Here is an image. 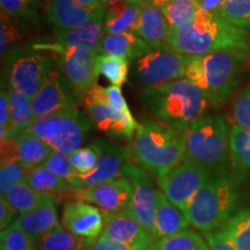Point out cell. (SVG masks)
<instances>
[{
    "mask_svg": "<svg viewBox=\"0 0 250 250\" xmlns=\"http://www.w3.org/2000/svg\"><path fill=\"white\" fill-rule=\"evenodd\" d=\"M167 49L186 56H204L229 49L250 51V45L245 29L202 8L192 23L170 30Z\"/></svg>",
    "mask_w": 250,
    "mask_h": 250,
    "instance_id": "cell-1",
    "label": "cell"
},
{
    "mask_svg": "<svg viewBox=\"0 0 250 250\" xmlns=\"http://www.w3.org/2000/svg\"><path fill=\"white\" fill-rule=\"evenodd\" d=\"M140 102L158 122L181 132L202 118L211 104L205 94L186 78L144 89Z\"/></svg>",
    "mask_w": 250,
    "mask_h": 250,
    "instance_id": "cell-2",
    "label": "cell"
},
{
    "mask_svg": "<svg viewBox=\"0 0 250 250\" xmlns=\"http://www.w3.org/2000/svg\"><path fill=\"white\" fill-rule=\"evenodd\" d=\"M249 54L247 50L229 49L204 56H188L184 78L218 108L235 90Z\"/></svg>",
    "mask_w": 250,
    "mask_h": 250,
    "instance_id": "cell-3",
    "label": "cell"
},
{
    "mask_svg": "<svg viewBox=\"0 0 250 250\" xmlns=\"http://www.w3.org/2000/svg\"><path fill=\"white\" fill-rule=\"evenodd\" d=\"M240 190L235 180L226 174L213 175L195 193L183 214L202 233L221 228L236 213Z\"/></svg>",
    "mask_w": 250,
    "mask_h": 250,
    "instance_id": "cell-4",
    "label": "cell"
},
{
    "mask_svg": "<svg viewBox=\"0 0 250 250\" xmlns=\"http://www.w3.org/2000/svg\"><path fill=\"white\" fill-rule=\"evenodd\" d=\"M130 149L137 162L156 177L179 165L187 155L183 132L158 121L138 123Z\"/></svg>",
    "mask_w": 250,
    "mask_h": 250,
    "instance_id": "cell-5",
    "label": "cell"
},
{
    "mask_svg": "<svg viewBox=\"0 0 250 250\" xmlns=\"http://www.w3.org/2000/svg\"><path fill=\"white\" fill-rule=\"evenodd\" d=\"M186 158L212 175L226 174L229 154V131L223 116L202 117L183 132Z\"/></svg>",
    "mask_w": 250,
    "mask_h": 250,
    "instance_id": "cell-6",
    "label": "cell"
},
{
    "mask_svg": "<svg viewBox=\"0 0 250 250\" xmlns=\"http://www.w3.org/2000/svg\"><path fill=\"white\" fill-rule=\"evenodd\" d=\"M92 129L89 118L73 107L35 120L27 131L42 139L54 151L70 154L83 147Z\"/></svg>",
    "mask_w": 250,
    "mask_h": 250,
    "instance_id": "cell-7",
    "label": "cell"
},
{
    "mask_svg": "<svg viewBox=\"0 0 250 250\" xmlns=\"http://www.w3.org/2000/svg\"><path fill=\"white\" fill-rule=\"evenodd\" d=\"M188 56L173 50H153L131 68L132 85L140 89L159 87L184 78Z\"/></svg>",
    "mask_w": 250,
    "mask_h": 250,
    "instance_id": "cell-8",
    "label": "cell"
},
{
    "mask_svg": "<svg viewBox=\"0 0 250 250\" xmlns=\"http://www.w3.org/2000/svg\"><path fill=\"white\" fill-rule=\"evenodd\" d=\"M52 70L51 59L40 51L13 50L7 58L9 85L31 100L40 92Z\"/></svg>",
    "mask_w": 250,
    "mask_h": 250,
    "instance_id": "cell-9",
    "label": "cell"
},
{
    "mask_svg": "<svg viewBox=\"0 0 250 250\" xmlns=\"http://www.w3.org/2000/svg\"><path fill=\"white\" fill-rule=\"evenodd\" d=\"M211 176L213 175L204 167L184 158L179 165L156 179L168 201L184 212L195 193Z\"/></svg>",
    "mask_w": 250,
    "mask_h": 250,
    "instance_id": "cell-10",
    "label": "cell"
},
{
    "mask_svg": "<svg viewBox=\"0 0 250 250\" xmlns=\"http://www.w3.org/2000/svg\"><path fill=\"white\" fill-rule=\"evenodd\" d=\"M95 86L83 95V103L88 111L90 122L102 132L132 140L138 123L134 121L131 111L118 110L111 107L101 99Z\"/></svg>",
    "mask_w": 250,
    "mask_h": 250,
    "instance_id": "cell-11",
    "label": "cell"
},
{
    "mask_svg": "<svg viewBox=\"0 0 250 250\" xmlns=\"http://www.w3.org/2000/svg\"><path fill=\"white\" fill-rule=\"evenodd\" d=\"M123 176L132 183V198L129 211L151 235L156 239V190L151 177L143 168L127 162Z\"/></svg>",
    "mask_w": 250,
    "mask_h": 250,
    "instance_id": "cell-12",
    "label": "cell"
},
{
    "mask_svg": "<svg viewBox=\"0 0 250 250\" xmlns=\"http://www.w3.org/2000/svg\"><path fill=\"white\" fill-rule=\"evenodd\" d=\"M59 55V66L72 88L78 95L85 94L96 85L99 78L98 54L83 48H62L56 44Z\"/></svg>",
    "mask_w": 250,
    "mask_h": 250,
    "instance_id": "cell-13",
    "label": "cell"
},
{
    "mask_svg": "<svg viewBox=\"0 0 250 250\" xmlns=\"http://www.w3.org/2000/svg\"><path fill=\"white\" fill-rule=\"evenodd\" d=\"M132 183L126 177L99 184V186L81 188L73 191L77 201L95 205L102 212L120 213L129 211L132 198Z\"/></svg>",
    "mask_w": 250,
    "mask_h": 250,
    "instance_id": "cell-14",
    "label": "cell"
},
{
    "mask_svg": "<svg viewBox=\"0 0 250 250\" xmlns=\"http://www.w3.org/2000/svg\"><path fill=\"white\" fill-rule=\"evenodd\" d=\"M99 151V159L96 168L87 175H78L71 181V186L74 189L88 188L110 182L123 176L125 165L127 164V151L116 144L99 140L95 143Z\"/></svg>",
    "mask_w": 250,
    "mask_h": 250,
    "instance_id": "cell-15",
    "label": "cell"
},
{
    "mask_svg": "<svg viewBox=\"0 0 250 250\" xmlns=\"http://www.w3.org/2000/svg\"><path fill=\"white\" fill-rule=\"evenodd\" d=\"M62 225L74 236L93 243L102 236L104 215L95 205L86 202H68L62 212Z\"/></svg>",
    "mask_w": 250,
    "mask_h": 250,
    "instance_id": "cell-16",
    "label": "cell"
},
{
    "mask_svg": "<svg viewBox=\"0 0 250 250\" xmlns=\"http://www.w3.org/2000/svg\"><path fill=\"white\" fill-rule=\"evenodd\" d=\"M77 95L62 72L52 70L33 99L34 117L39 120L62 109L73 108Z\"/></svg>",
    "mask_w": 250,
    "mask_h": 250,
    "instance_id": "cell-17",
    "label": "cell"
},
{
    "mask_svg": "<svg viewBox=\"0 0 250 250\" xmlns=\"http://www.w3.org/2000/svg\"><path fill=\"white\" fill-rule=\"evenodd\" d=\"M103 215H104L103 237L133 247L137 250H148L155 240L130 211L120 212V213L103 212Z\"/></svg>",
    "mask_w": 250,
    "mask_h": 250,
    "instance_id": "cell-18",
    "label": "cell"
},
{
    "mask_svg": "<svg viewBox=\"0 0 250 250\" xmlns=\"http://www.w3.org/2000/svg\"><path fill=\"white\" fill-rule=\"evenodd\" d=\"M104 7L99 8L87 22L70 30L55 29L56 44L62 48H83L100 55L101 43L104 36L103 20H104Z\"/></svg>",
    "mask_w": 250,
    "mask_h": 250,
    "instance_id": "cell-19",
    "label": "cell"
},
{
    "mask_svg": "<svg viewBox=\"0 0 250 250\" xmlns=\"http://www.w3.org/2000/svg\"><path fill=\"white\" fill-rule=\"evenodd\" d=\"M170 30L160 6L142 0L139 22L134 34L152 50H168V37Z\"/></svg>",
    "mask_w": 250,
    "mask_h": 250,
    "instance_id": "cell-20",
    "label": "cell"
},
{
    "mask_svg": "<svg viewBox=\"0 0 250 250\" xmlns=\"http://www.w3.org/2000/svg\"><path fill=\"white\" fill-rule=\"evenodd\" d=\"M142 0H123L105 6L103 31L104 35L134 33L140 18Z\"/></svg>",
    "mask_w": 250,
    "mask_h": 250,
    "instance_id": "cell-21",
    "label": "cell"
},
{
    "mask_svg": "<svg viewBox=\"0 0 250 250\" xmlns=\"http://www.w3.org/2000/svg\"><path fill=\"white\" fill-rule=\"evenodd\" d=\"M46 15L56 29L70 30L83 24L95 12L89 11L74 0H48Z\"/></svg>",
    "mask_w": 250,
    "mask_h": 250,
    "instance_id": "cell-22",
    "label": "cell"
},
{
    "mask_svg": "<svg viewBox=\"0 0 250 250\" xmlns=\"http://www.w3.org/2000/svg\"><path fill=\"white\" fill-rule=\"evenodd\" d=\"M151 51L153 50L136 34L123 33L118 35L103 36L100 55L122 58L127 62H136Z\"/></svg>",
    "mask_w": 250,
    "mask_h": 250,
    "instance_id": "cell-23",
    "label": "cell"
},
{
    "mask_svg": "<svg viewBox=\"0 0 250 250\" xmlns=\"http://www.w3.org/2000/svg\"><path fill=\"white\" fill-rule=\"evenodd\" d=\"M156 239L174 235L189 228L190 224L183 212L171 204L161 190H156Z\"/></svg>",
    "mask_w": 250,
    "mask_h": 250,
    "instance_id": "cell-24",
    "label": "cell"
},
{
    "mask_svg": "<svg viewBox=\"0 0 250 250\" xmlns=\"http://www.w3.org/2000/svg\"><path fill=\"white\" fill-rule=\"evenodd\" d=\"M18 223L24 230L35 237H39L58 226V213L54 198L50 197L48 201L42 203L33 211L20 214Z\"/></svg>",
    "mask_w": 250,
    "mask_h": 250,
    "instance_id": "cell-25",
    "label": "cell"
},
{
    "mask_svg": "<svg viewBox=\"0 0 250 250\" xmlns=\"http://www.w3.org/2000/svg\"><path fill=\"white\" fill-rule=\"evenodd\" d=\"M14 142L19 160L31 170L44 165L54 152L48 144L28 131L15 137Z\"/></svg>",
    "mask_w": 250,
    "mask_h": 250,
    "instance_id": "cell-26",
    "label": "cell"
},
{
    "mask_svg": "<svg viewBox=\"0 0 250 250\" xmlns=\"http://www.w3.org/2000/svg\"><path fill=\"white\" fill-rule=\"evenodd\" d=\"M11 103V130L6 139H14L19 134L26 132L35 121L33 100L15 88H9Z\"/></svg>",
    "mask_w": 250,
    "mask_h": 250,
    "instance_id": "cell-27",
    "label": "cell"
},
{
    "mask_svg": "<svg viewBox=\"0 0 250 250\" xmlns=\"http://www.w3.org/2000/svg\"><path fill=\"white\" fill-rule=\"evenodd\" d=\"M24 183L35 189L36 191L49 196L64 192H73L76 190L68 181L62 179L61 176L48 169L44 166H41V167L30 170Z\"/></svg>",
    "mask_w": 250,
    "mask_h": 250,
    "instance_id": "cell-28",
    "label": "cell"
},
{
    "mask_svg": "<svg viewBox=\"0 0 250 250\" xmlns=\"http://www.w3.org/2000/svg\"><path fill=\"white\" fill-rule=\"evenodd\" d=\"M161 8L170 29H180L192 23L203 7L201 0H170Z\"/></svg>",
    "mask_w": 250,
    "mask_h": 250,
    "instance_id": "cell-29",
    "label": "cell"
},
{
    "mask_svg": "<svg viewBox=\"0 0 250 250\" xmlns=\"http://www.w3.org/2000/svg\"><path fill=\"white\" fill-rule=\"evenodd\" d=\"M229 159L235 170L250 171V131L235 124L229 127Z\"/></svg>",
    "mask_w": 250,
    "mask_h": 250,
    "instance_id": "cell-30",
    "label": "cell"
},
{
    "mask_svg": "<svg viewBox=\"0 0 250 250\" xmlns=\"http://www.w3.org/2000/svg\"><path fill=\"white\" fill-rule=\"evenodd\" d=\"M148 250H210V248L206 240L188 228L174 235L155 239Z\"/></svg>",
    "mask_w": 250,
    "mask_h": 250,
    "instance_id": "cell-31",
    "label": "cell"
},
{
    "mask_svg": "<svg viewBox=\"0 0 250 250\" xmlns=\"http://www.w3.org/2000/svg\"><path fill=\"white\" fill-rule=\"evenodd\" d=\"M36 240L39 250H85L89 245L65 229L62 224L36 237Z\"/></svg>",
    "mask_w": 250,
    "mask_h": 250,
    "instance_id": "cell-32",
    "label": "cell"
},
{
    "mask_svg": "<svg viewBox=\"0 0 250 250\" xmlns=\"http://www.w3.org/2000/svg\"><path fill=\"white\" fill-rule=\"evenodd\" d=\"M219 229L237 250H250V208L236 212Z\"/></svg>",
    "mask_w": 250,
    "mask_h": 250,
    "instance_id": "cell-33",
    "label": "cell"
},
{
    "mask_svg": "<svg viewBox=\"0 0 250 250\" xmlns=\"http://www.w3.org/2000/svg\"><path fill=\"white\" fill-rule=\"evenodd\" d=\"M1 197H4L19 213L23 214L33 211L34 208H36L42 203L48 201L50 197L52 196L36 191L35 189L30 188L27 183H21L9 190L5 196Z\"/></svg>",
    "mask_w": 250,
    "mask_h": 250,
    "instance_id": "cell-34",
    "label": "cell"
},
{
    "mask_svg": "<svg viewBox=\"0 0 250 250\" xmlns=\"http://www.w3.org/2000/svg\"><path fill=\"white\" fill-rule=\"evenodd\" d=\"M1 250H39L37 240L24 230L18 220L0 233Z\"/></svg>",
    "mask_w": 250,
    "mask_h": 250,
    "instance_id": "cell-35",
    "label": "cell"
},
{
    "mask_svg": "<svg viewBox=\"0 0 250 250\" xmlns=\"http://www.w3.org/2000/svg\"><path fill=\"white\" fill-rule=\"evenodd\" d=\"M129 65L130 62L125 61V59L105 55H99L98 61H96L99 76L101 74L110 81L111 85L120 87L127 81Z\"/></svg>",
    "mask_w": 250,
    "mask_h": 250,
    "instance_id": "cell-36",
    "label": "cell"
},
{
    "mask_svg": "<svg viewBox=\"0 0 250 250\" xmlns=\"http://www.w3.org/2000/svg\"><path fill=\"white\" fill-rule=\"evenodd\" d=\"M218 14L233 26L250 29V0H224Z\"/></svg>",
    "mask_w": 250,
    "mask_h": 250,
    "instance_id": "cell-37",
    "label": "cell"
},
{
    "mask_svg": "<svg viewBox=\"0 0 250 250\" xmlns=\"http://www.w3.org/2000/svg\"><path fill=\"white\" fill-rule=\"evenodd\" d=\"M30 170L31 169L24 166L19 159L1 162V167H0V193L1 196H5L14 187L26 182Z\"/></svg>",
    "mask_w": 250,
    "mask_h": 250,
    "instance_id": "cell-38",
    "label": "cell"
},
{
    "mask_svg": "<svg viewBox=\"0 0 250 250\" xmlns=\"http://www.w3.org/2000/svg\"><path fill=\"white\" fill-rule=\"evenodd\" d=\"M68 160L73 169L79 175H87L96 168L99 151L95 143L86 147H80L67 154Z\"/></svg>",
    "mask_w": 250,
    "mask_h": 250,
    "instance_id": "cell-39",
    "label": "cell"
},
{
    "mask_svg": "<svg viewBox=\"0 0 250 250\" xmlns=\"http://www.w3.org/2000/svg\"><path fill=\"white\" fill-rule=\"evenodd\" d=\"M233 120L239 127L250 131V86L243 89L234 102Z\"/></svg>",
    "mask_w": 250,
    "mask_h": 250,
    "instance_id": "cell-40",
    "label": "cell"
},
{
    "mask_svg": "<svg viewBox=\"0 0 250 250\" xmlns=\"http://www.w3.org/2000/svg\"><path fill=\"white\" fill-rule=\"evenodd\" d=\"M43 166L51 171H54L62 179L68 181V182H71L72 180H74L79 175L71 166L67 154L61 152H52Z\"/></svg>",
    "mask_w": 250,
    "mask_h": 250,
    "instance_id": "cell-41",
    "label": "cell"
},
{
    "mask_svg": "<svg viewBox=\"0 0 250 250\" xmlns=\"http://www.w3.org/2000/svg\"><path fill=\"white\" fill-rule=\"evenodd\" d=\"M37 0H0L2 17H22L30 13Z\"/></svg>",
    "mask_w": 250,
    "mask_h": 250,
    "instance_id": "cell-42",
    "label": "cell"
},
{
    "mask_svg": "<svg viewBox=\"0 0 250 250\" xmlns=\"http://www.w3.org/2000/svg\"><path fill=\"white\" fill-rule=\"evenodd\" d=\"M18 28L7 20V18L1 17V26H0V55L4 58L8 54V50L13 43L19 40Z\"/></svg>",
    "mask_w": 250,
    "mask_h": 250,
    "instance_id": "cell-43",
    "label": "cell"
},
{
    "mask_svg": "<svg viewBox=\"0 0 250 250\" xmlns=\"http://www.w3.org/2000/svg\"><path fill=\"white\" fill-rule=\"evenodd\" d=\"M11 130V103H9V90L1 88L0 93V138L1 140L8 137Z\"/></svg>",
    "mask_w": 250,
    "mask_h": 250,
    "instance_id": "cell-44",
    "label": "cell"
},
{
    "mask_svg": "<svg viewBox=\"0 0 250 250\" xmlns=\"http://www.w3.org/2000/svg\"><path fill=\"white\" fill-rule=\"evenodd\" d=\"M204 239L210 250H237L220 229L204 233Z\"/></svg>",
    "mask_w": 250,
    "mask_h": 250,
    "instance_id": "cell-45",
    "label": "cell"
},
{
    "mask_svg": "<svg viewBox=\"0 0 250 250\" xmlns=\"http://www.w3.org/2000/svg\"><path fill=\"white\" fill-rule=\"evenodd\" d=\"M20 217V213L15 210L4 197L0 198V229L5 230Z\"/></svg>",
    "mask_w": 250,
    "mask_h": 250,
    "instance_id": "cell-46",
    "label": "cell"
},
{
    "mask_svg": "<svg viewBox=\"0 0 250 250\" xmlns=\"http://www.w3.org/2000/svg\"><path fill=\"white\" fill-rule=\"evenodd\" d=\"M85 250H137L133 247H130L123 243L112 241L110 239L101 236L95 242L90 243L86 247Z\"/></svg>",
    "mask_w": 250,
    "mask_h": 250,
    "instance_id": "cell-47",
    "label": "cell"
},
{
    "mask_svg": "<svg viewBox=\"0 0 250 250\" xmlns=\"http://www.w3.org/2000/svg\"><path fill=\"white\" fill-rule=\"evenodd\" d=\"M74 1H77L78 4L83 6V7H85L93 12L98 11V9L101 7H104L102 0H74Z\"/></svg>",
    "mask_w": 250,
    "mask_h": 250,
    "instance_id": "cell-48",
    "label": "cell"
},
{
    "mask_svg": "<svg viewBox=\"0 0 250 250\" xmlns=\"http://www.w3.org/2000/svg\"><path fill=\"white\" fill-rule=\"evenodd\" d=\"M145 1L152 2V4L158 5V6H160V7H162V6H165L167 2H169L170 0H145Z\"/></svg>",
    "mask_w": 250,
    "mask_h": 250,
    "instance_id": "cell-49",
    "label": "cell"
},
{
    "mask_svg": "<svg viewBox=\"0 0 250 250\" xmlns=\"http://www.w3.org/2000/svg\"><path fill=\"white\" fill-rule=\"evenodd\" d=\"M102 1H103V5H104V6H108V5L116 4V2L123 1V0H102Z\"/></svg>",
    "mask_w": 250,
    "mask_h": 250,
    "instance_id": "cell-50",
    "label": "cell"
}]
</instances>
